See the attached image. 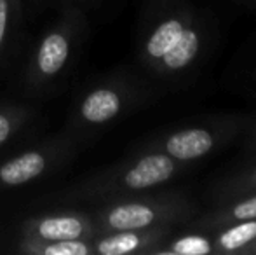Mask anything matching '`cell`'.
I'll return each instance as SVG.
<instances>
[{"label": "cell", "instance_id": "obj_1", "mask_svg": "<svg viewBox=\"0 0 256 255\" xmlns=\"http://www.w3.org/2000/svg\"><path fill=\"white\" fill-rule=\"evenodd\" d=\"M214 13L199 0H145L136 58L158 88L182 89L200 75L218 48Z\"/></svg>", "mask_w": 256, "mask_h": 255}, {"label": "cell", "instance_id": "obj_2", "mask_svg": "<svg viewBox=\"0 0 256 255\" xmlns=\"http://www.w3.org/2000/svg\"><path fill=\"white\" fill-rule=\"evenodd\" d=\"M192 168V164L180 163L157 150H134L118 163L78 180L60 197L63 201H110L158 189Z\"/></svg>", "mask_w": 256, "mask_h": 255}, {"label": "cell", "instance_id": "obj_3", "mask_svg": "<svg viewBox=\"0 0 256 255\" xmlns=\"http://www.w3.org/2000/svg\"><path fill=\"white\" fill-rule=\"evenodd\" d=\"M160 93L162 89H155L148 79L132 72L112 74L78 96L68 116V131L78 133L80 136L103 131L122 117L145 107L160 96Z\"/></svg>", "mask_w": 256, "mask_h": 255}, {"label": "cell", "instance_id": "obj_4", "mask_svg": "<svg viewBox=\"0 0 256 255\" xmlns=\"http://www.w3.org/2000/svg\"><path fill=\"white\" fill-rule=\"evenodd\" d=\"M200 213L199 204L182 191H145L104 201L92 211L98 234L126 229L180 227Z\"/></svg>", "mask_w": 256, "mask_h": 255}, {"label": "cell", "instance_id": "obj_5", "mask_svg": "<svg viewBox=\"0 0 256 255\" xmlns=\"http://www.w3.org/2000/svg\"><path fill=\"white\" fill-rule=\"evenodd\" d=\"M250 123V116H211L204 119L188 121L171 129L157 133L134 150H157L174 161L192 164L214 156L226 145L242 136Z\"/></svg>", "mask_w": 256, "mask_h": 255}, {"label": "cell", "instance_id": "obj_6", "mask_svg": "<svg viewBox=\"0 0 256 255\" xmlns=\"http://www.w3.org/2000/svg\"><path fill=\"white\" fill-rule=\"evenodd\" d=\"M88 32L86 11L66 7L61 18L38 37L24 67L28 91L40 93L60 81L72 67Z\"/></svg>", "mask_w": 256, "mask_h": 255}, {"label": "cell", "instance_id": "obj_7", "mask_svg": "<svg viewBox=\"0 0 256 255\" xmlns=\"http://www.w3.org/2000/svg\"><path fill=\"white\" fill-rule=\"evenodd\" d=\"M72 147L70 136H58L0 163V191L21 187L58 170L70 159Z\"/></svg>", "mask_w": 256, "mask_h": 255}, {"label": "cell", "instance_id": "obj_8", "mask_svg": "<svg viewBox=\"0 0 256 255\" xmlns=\"http://www.w3.org/2000/svg\"><path fill=\"white\" fill-rule=\"evenodd\" d=\"M21 236L38 239H92L96 231L92 215L88 211H54L32 217L21 224Z\"/></svg>", "mask_w": 256, "mask_h": 255}, {"label": "cell", "instance_id": "obj_9", "mask_svg": "<svg viewBox=\"0 0 256 255\" xmlns=\"http://www.w3.org/2000/svg\"><path fill=\"white\" fill-rule=\"evenodd\" d=\"M178 227L126 229L96 234L91 239L94 255H148Z\"/></svg>", "mask_w": 256, "mask_h": 255}, {"label": "cell", "instance_id": "obj_10", "mask_svg": "<svg viewBox=\"0 0 256 255\" xmlns=\"http://www.w3.org/2000/svg\"><path fill=\"white\" fill-rule=\"evenodd\" d=\"M253 218H256V192L214 203L211 210L199 213L196 218L183 225L192 229H202V231H214V229L225 227L236 222L253 220Z\"/></svg>", "mask_w": 256, "mask_h": 255}, {"label": "cell", "instance_id": "obj_11", "mask_svg": "<svg viewBox=\"0 0 256 255\" xmlns=\"http://www.w3.org/2000/svg\"><path fill=\"white\" fill-rule=\"evenodd\" d=\"M180 227H183L185 231L176 234L172 232L148 255H214L211 232L185 227V225H180Z\"/></svg>", "mask_w": 256, "mask_h": 255}, {"label": "cell", "instance_id": "obj_12", "mask_svg": "<svg viewBox=\"0 0 256 255\" xmlns=\"http://www.w3.org/2000/svg\"><path fill=\"white\" fill-rule=\"evenodd\" d=\"M209 232L214 255H244L248 246L256 241V218L236 222Z\"/></svg>", "mask_w": 256, "mask_h": 255}, {"label": "cell", "instance_id": "obj_13", "mask_svg": "<svg viewBox=\"0 0 256 255\" xmlns=\"http://www.w3.org/2000/svg\"><path fill=\"white\" fill-rule=\"evenodd\" d=\"M18 252L26 255H94L91 239H38L21 236Z\"/></svg>", "mask_w": 256, "mask_h": 255}, {"label": "cell", "instance_id": "obj_14", "mask_svg": "<svg viewBox=\"0 0 256 255\" xmlns=\"http://www.w3.org/2000/svg\"><path fill=\"white\" fill-rule=\"evenodd\" d=\"M253 192H256V161L240 168V170H236V173H230L226 177L220 178L211 187L214 203L234 199V197L246 196V194Z\"/></svg>", "mask_w": 256, "mask_h": 255}, {"label": "cell", "instance_id": "obj_15", "mask_svg": "<svg viewBox=\"0 0 256 255\" xmlns=\"http://www.w3.org/2000/svg\"><path fill=\"white\" fill-rule=\"evenodd\" d=\"M21 0H0V65L10 53L21 23Z\"/></svg>", "mask_w": 256, "mask_h": 255}, {"label": "cell", "instance_id": "obj_16", "mask_svg": "<svg viewBox=\"0 0 256 255\" xmlns=\"http://www.w3.org/2000/svg\"><path fill=\"white\" fill-rule=\"evenodd\" d=\"M32 117L30 109L23 105L0 107V147L9 143Z\"/></svg>", "mask_w": 256, "mask_h": 255}, {"label": "cell", "instance_id": "obj_17", "mask_svg": "<svg viewBox=\"0 0 256 255\" xmlns=\"http://www.w3.org/2000/svg\"><path fill=\"white\" fill-rule=\"evenodd\" d=\"M242 136H244V147L248 150L256 152V117H250V123H248L246 129H244Z\"/></svg>", "mask_w": 256, "mask_h": 255}, {"label": "cell", "instance_id": "obj_18", "mask_svg": "<svg viewBox=\"0 0 256 255\" xmlns=\"http://www.w3.org/2000/svg\"><path fill=\"white\" fill-rule=\"evenodd\" d=\"M60 2L63 6V9H66V7H78V9L86 11L89 7L96 6L100 0H60Z\"/></svg>", "mask_w": 256, "mask_h": 255}, {"label": "cell", "instance_id": "obj_19", "mask_svg": "<svg viewBox=\"0 0 256 255\" xmlns=\"http://www.w3.org/2000/svg\"><path fill=\"white\" fill-rule=\"evenodd\" d=\"M236 2L244 7H256V0H236Z\"/></svg>", "mask_w": 256, "mask_h": 255}, {"label": "cell", "instance_id": "obj_20", "mask_svg": "<svg viewBox=\"0 0 256 255\" xmlns=\"http://www.w3.org/2000/svg\"><path fill=\"white\" fill-rule=\"evenodd\" d=\"M244 255H256V241L251 246H248L246 252H244Z\"/></svg>", "mask_w": 256, "mask_h": 255}, {"label": "cell", "instance_id": "obj_21", "mask_svg": "<svg viewBox=\"0 0 256 255\" xmlns=\"http://www.w3.org/2000/svg\"><path fill=\"white\" fill-rule=\"evenodd\" d=\"M42 2H44V0H42Z\"/></svg>", "mask_w": 256, "mask_h": 255}]
</instances>
